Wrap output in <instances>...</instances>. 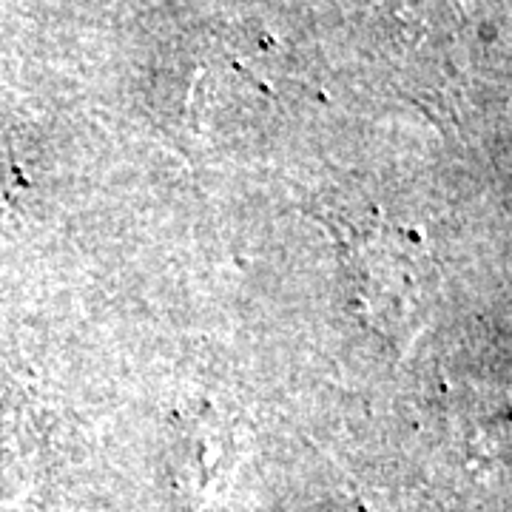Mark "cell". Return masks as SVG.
I'll use <instances>...</instances> for the list:
<instances>
[{
    "label": "cell",
    "mask_w": 512,
    "mask_h": 512,
    "mask_svg": "<svg viewBox=\"0 0 512 512\" xmlns=\"http://www.w3.org/2000/svg\"><path fill=\"white\" fill-rule=\"evenodd\" d=\"M339 239V259L345 265L348 288L367 325L396 333L404 328L410 299H413V271L399 251L396 237L373 222H333Z\"/></svg>",
    "instance_id": "cell-1"
}]
</instances>
